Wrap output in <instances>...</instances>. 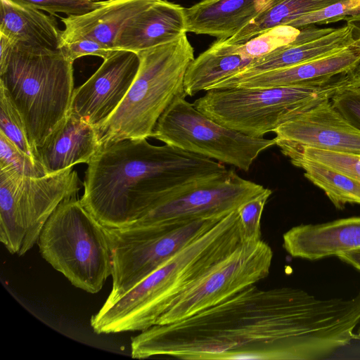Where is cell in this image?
Wrapping results in <instances>:
<instances>
[{
	"instance_id": "36",
	"label": "cell",
	"mask_w": 360,
	"mask_h": 360,
	"mask_svg": "<svg viewBox=\"0 0 360 360\" xmlns=\"http://www.w3.org/2000/svg\"><path fill=\"white\" fill-rule=\"evenodd\" d=\"M347 22L351 24L356 32L360 34V19L348 20ZM345 77L348 86L360 87V61L350 71L345 73Z\"/></svg>"
},
{
	"instance_id": "20",
	"label": "cell",
	"mask_w": 360,
	"mask_h": 360,
	"mask_svg": "<svg viewBox=\"0 0 360 360\" xmlns=\"http://www.w3.org/2000/svg\"><path fill=\"white\" fill-rule=\"evenodd\" d=\"M184 9L174 3L158 0L125 25L115 48L138 53L179 38L186 33Z\"/></svg>"
},
{
	"instance_id": "3",
	"label": "cell",
	"mask_w": 360,
	"mask_h": 360,
	"mask_svg": "<svg viewBox=\"0 0 360 360\" xmlns=\"http://www.w3.org/2000/svg\"><path fill=\"white\" fill-rule=\"evenodd\" d=\"M247 242L234 210L122 295L106 300L91 318L93 330L109 334L143 331L155 325L176 296Z\"/></svg>"
},
{
	"instance_id": "24",
	"label": "cell",
	"mask_w": 360,
	"mask_h": 360,
	"mask_svg": "<svg viewBox=\"0 0 360 360\" xmlns=\"http://www.w3.org/2000/svg\"><path fill=\"white\" fill-rule=\"evenodd\" d=\"M342 0H268L260 12L233 37L230 44H242L267 30L287 25L295 19L316 12Z\"/></svg>"
},
{
	"instance_id": "9",
	"label": "cell",
	"mask_w": 360,
	"mask_h": 360,
	"mask_svg": "<svg viewBox=\"0 0 360 360\" xmlns=\"http://www.w3.org/2000/svg\"><path fill=\"white\" fill-rule=\"evenodd\" d=\"M79 181L72 167L41 177L0 170V240L8 251H29L57 207L75 197Z\"/></svg>"
},
{
	"instance_id": "7",
	"label": "cell",
	"mask_w": 360,
	"mask_h": 360,
	"mask_svg": "<svg viewBox=\"0 0 360 360\" xmlns=\"http://www.w3.org/2000/svg\"><path fill=\"white\" fill-rule=\"evenodd\" d=\"M37 244L42 257L74 286L95 294L112 274L105 227L75 197L63 201Z\"/></svg>"
},
{
	"instance_id": "34",
	"label": "cell",
	"mask_w": 360,
	"mask_h": 360,
	"mask_svg": "<svg viewBox=\"0 0 360 360\" xmlns=\"http://www.w3.org/2000/svg\"><path fill=\"white\" fill-rule=\"evenodd\" d=\"M59 50L67 59L73 63L76 59L85 56H98L104 60L117 51L87 38L63 43Z\"/></svg>"
},
{
	"instance_id": "6",
	"label": "cell",
	"mask_w": 360,
	"mask_h": 360,
	"mask_svg": "<svg viewBox=\"0 0 360 360\" xmlns=\"http://www.w3.org/2000/svg\"><path fill=\"white\" fill-rule=\"evenodd\" d=\"M345 86L348 84L342 74L323 84L214 89L207 91L193 104L202 114L227 128L262 138L318 103L330 99Z\"/></svg>"
},
{
	"instance_id": "26",
	"label": "cell",
	"mask_w": 360,
	"mask_h": 360,
	"mask_svg": "<svg viewBox=\"0 0 360 360\" xmlns=\"http://www.w3.org/2000/svg\"><path fill=\"white\" fill-rule=\"evenodd\" d=\"M276 145L286 157L297 155L312 160L360 182L359 155L284 143Z\"/></svg>"
},
{
	"instance_id": "11",
	"label": "cell",
	"mask_w": 360,
	"mask_h": 360,
	"mask_svg": "<svg viewBox=\"0 0 360 360\" xmlns=\"http://www.w3.org/2000/svg\"><path fill=\"white\" fill-rule=\"evenodd\" d=\"M272 259V249L264 240L245 243L176 296L156 324L183 320L264 279Z\"/></svg>"
},
{
	"instance_id": "35",
	"label": "cell",
	"mask_w": 360,
	"mask_h": 360,
	"mask_svg": "<svg viewBox=\"0 0 360 360\" xmlns=\"http://www.w3.org/2000/svg\"><path fill=\"white\" fill-rule=\"evenodd\" d=\"M15 44L11 39L0 33V72L6 69Z\"/></svg>"
},
{
	"instance_id": "29",
	"label": "cell",
	"mask_w": 360,
	"mask_h": 360,
	"mask_svg": "<svg viewBox=\"0 0 360 360\" xmlns=\"http://www.w3.org/2000/svg\"><path fill=\"white\" fill-rule=\"evenodd\" d=\"M0 170H11L31 177H41L48 174L41 163L22 150L1 131Z\"/></svg>"
},
{
	"instance_id": "18",
	"label": "cell",
	"mask_w": 360,
	"mask_h": 360,
	"mask_svg": "<svg viewBox=\"0 0 360 360\" xmlns=\"http://www.w3.org/2000/svg\"><path fill=\"white\" fill-rule=\"evenodd\" d=\"M100 148L96 128L68 112L44 144L37 148V160L48 174L88 164Z\"/></svg>"
},
{
	"instance_id": "2",
	"label": "cell",
	"mask_w": 360,
	"mask_h": 360,
	"mask_svg": "<svg viewBox=\"0 0 360 360\" xmlns=\"http://www.w3.org/2000/svg\"><path fill=\"white\" fill-rule=\"evenodd\" d=\"M87 165L80 201L108 228L129 226L176 188L228 170L212 159L146 139L102 146Z\"/></svg>"
},
{
	"instance_id": "16",
	"label": "cell",
	"mask_w": 360,
	"mask_h": 360,
	"mask_svg": "<svg viewBox=\"0 0 360 360\" xmlns=\"http://www.w3.org/2000/svg\"><path fill=\"white\" fill-rule=\"evenodd\" d=\"M360 61V35L348 46L330 55L286 68L250 77L222 81L211 89L235 87L262 88L323 84L345 74Z\"/></svg>"
},
{
	"instance_id": "38",
	"label": "cell",
	"mask_w": 360,
	"mask_h": 360,
	"mask_svg": "<svg viewBox=\"0 0 360 360\" xmlns=\"http://www.w3.org/2000/svg\"><path fill=\"white\" fill-rule=\"evenodd\" d=\"M354 340H360V328L358 330L357 333H355Z\"/></svg>"
},
{
	"instance_id": "10",
	"label": "cell",
	"mask_w": 360,
	"mask_h": 360,
	"mask_svg": "<svg viewBox=\"0 0 360 360\" xmlns=\"http://www.w3.org/2000/svg\"><path fill=\"white\" fill-rule=\"evenodd\" d=\"M177 97L157 122L151 137L165 144L248 172L275 139L252 137L227 128Z\"/></svg>"
},
{
	"instance_id": "14",
	"label": "cell",
	"mask_w": 360,
	"mask_h": 360,
	"mask_svg": "<svg viewBox=\"0 0 360 360\" xmlns=\"http://www.w3.org/2000/svg\"><path fill=\"white\" fill-rule=\"evenodd\" d=\"M276 144L354 154L360 156V130L349 124L325 99L276 128Z\"/></svg>"
},
{
	"instance_id": "28",
	"label": "cell",
	"mask_w": 360,
	"mask_h": 360,
	"mask_svg": "<svg viewBox=\"0 0 360 360\" xmlns=\"http://www.w3.org/2000/svg\"><path fill=\"white\" fill-rule=\"evenodd\" d=\"M0 131L22 150L37 161V153L29 141L23 120L1 83H0Z\"/></svg>"
},
{
	"instance_id": "19",
	"label": "cell",
	"mask_w": 360,
	"mask_h": 360,
	"mask_svg": "<svg viewBox=\"0 0 360 360\" xmlns=\"http://www.w3.org/2000/svg\"><path fill=\"white\" fill-rule=\"evenodd\" d=\"M157 1H101L98 8L89 12L62 18L65 30L62 32L60 44L87 38L116 49V40L125 25Z\"/></svg>"
},
{
	"instance_id": "13",
	"label": "cell",
	"mask_w": 360,
	"mask_h": 360,
	"mask_svg": "<svg viewBox=\"0 0 360 360\" xmlns=\"http://www.w3.org/2000/svg\"><path fill=\"white\" fill-rule=\"evenodd\" d=\"M138 53L117 50L82 85L75 89L69 112L97 128L116 110L139 70Z\"/></svg>"
},
{
	"instance_id": "30",
	"label": "cell",
	"mask_w": 360,
	"mask_h": 360,
	"mask_svg": "<svg viewBox=\"0 0 360 360\" xmlns=\"http://www.w3.org/2000/svg\"><path fill=\"white\" fill-rule=\"evenodd\" d=\"M360 19V0H342L323 9L293 20L287 25L300 28Z\"/></svg>"
},
{
	"instance_id": "39",
	"label": "cell",
	"mask_w": 360,
	"mask_h": 360,
	"mask_svg": "<svg viewBox=\"0 0 360 360\" xmlns=\"http://www.w3.org/2000/svg\"><path fill=\"white\" fill-rule=\"evenodd\" d=\"M96 1H101V0H96Z\"/></svg>"
},
{
	"instance_id": "1",
	"label": "cell",
	"mask_w": 360,
	"mask_h": 360,
	"mask_svg": "<svg viewBox=\"0 0 360 360\" xmlns=\"http://www.w3.org/2000/svg\"><path fill=\"white\" fill-rule=\"evenodd\" d=\"M359 323L360 293L319 299L299 288L253 284L183 320L141 331L131 356L316 360L348 345Z\"/></svg>"
},
{
	"instance_id": "32",
	"label": "cell",
	"mask_w": 360,
	"mask_h": 360,
	"mask_svg": "<svg viewBox=\"0 0 360 360\" xmlns=\"http://www.w3.org/2000/svg\"><path fill=\"white\" fill-rule=\"evenodd\" d=\"M16 4L45 11L52 15H70L84 14L98 8L101 1L96 0H10Z\"/></svg>"
},
{
	"instance_id": "4",
	"label": "cell",
	"mask_w": 360,
	"mask_h": 360,
	"mask_svg": "<svg viewBox=\"0 0 360 360\" xmlns=\"http://www.w3.org/2000/svg\"><path fill=\"white\" fill-rule=\"evenodd\" d=\"M138 55L139 70L127 94L112 114L96 128L100 147L152 136L167 108L177 97H186L184 77L195 58L186 34Z\"/></svg>"
},
{
	"instance_id": "8",
	"label": "cell",
	"mask_w": 360,
	"mask_h": 360,
	"mask_svg": "<svg viewBox=\"0 0 360 360\" xmlns=\"http://www.w3.org/2000/svg\"><path fill=\"white\" fill-rule=\"evenodd\" d=\"M225 216L105 227L112 281L107 300L122 295Z\"/></svg>"
},
{
	"instance_id": "15",
	"label": "cell",
	"mask_w": 360,
	"mask_h": 360,
	"mask_svg": "<svg viewBox=\"0 0 360 360\" xmlns=\"http://www.w3.org/2000/svg\"><path fill=\"white\" fill-rule=\"evenodd\" d=\"M358 37L349 22L338 28L300 27L294 41L254 59L240 72L222 81L242 79L323 57L348 46Z\"/></svg>"
},
{
	"instance_id": "23",
	"label": "cell",
	"mask_w": 360,
	"mask_h": 360,
	"mask_svg": "<svg viewBox=\"0 0 360 360\" xmlns=\"http://www.w3.org/2000/svg\"><path fill=\"white\" fill-rule=\"evenodd\" d=\"M252 60L234 53L233 44L218 39L189 65L184 81L186 96L210 90L216 84L240 72Z\"/></svg>"
},
{
	"instance_id": "33",
	"label": "cell",
	"mask_w": 360,
	"mask_h": 360,
	"mask_svg": "<svg viewBox=\"0 0 360 360\" xmlns=\"http://www.w3.org/2000/svg\"><path fill=\"white\" fill-rule=\"evenodd\" d=\"M335 109L352 126L360 130V87L345 86L330 98Z\"/></svg>"
},
{
	"instance_id": "17",
	"label": "cell",
	"mask_w": 360,
	"mask_h": 360,
	"mask_svg": "<svg viewBox=\"0 0 360 360\" xmlns=\"http://www.w3.org/2000/svg\"><path fill=\"white\" fill-rule=\"evenodd\" d=\"M283 248L293 257L316 260L360 248V217L301 224L283 236Z\"/></svg>"
},
{
	"instance_id": "21",
	"label": "cell",
	"mask_w": 360,
	"mask_h": 360,
	"mask_svg": "<svg viewBox=\"0 0 360 360\" xmlns=\"http://www.w3.org/2000/svg\"><path fill=\"white\" fill-rule=\"evenodd\" d=\"M268 0H202L184 9L186 32L229 39L246 26Z\"/></svg>"
},
{
	"instance_id": "31",
	"label": "cell",
	"mask_w": 360,
	"mask_h": 360,
	"mask_svg": "<svg viewBox=\"0 0 360 360\" xmlns=\"http://www.w3.org/2000/svg\"><path fill=\"white\" fill-rule=\"evenodd\" d=\"M271 193V190L265 188L263 191L247 200L238 208L244 236L248 242H257L262 240V215Z\"/></svg>"
},
{
	"instance_id": "37",
	"label": "cell",
	"mask_w": 360,
	"mask_h": 360,
	"mask_svg": "<svg viewBox=\"0 0 360 360\" xmlns=\"http://www.w3.org/2000/svg\"><path fill=\"white\" fill-rule=\"evenodd\" d=\"M337 257L360 271V248L345 252Z\"/></svg>"
},
{
	"instance_id": "25",
	"label": "cell",
	"mask_w": 360,
	"mask_h": 360,
	"mask_svg": "<svg viewBox=\"0 0 360 360\" xmlns=\"http://www.w3.org/2000/svg\"><path fill=\"white\" fill-rule=\"evenodd\" d=\"M290 162L304 171V176L321 188L338 209L347 203L360 205V182L322 165L297 155H289Z\"/></svg>"
},
{
	"instance_id": "27",
	"label": "cell",
	"mask_w": 360,
	"mask_h": 360,
	"mask_svg": "<svg viewBox=\"0 0 360 360\" xmlns=\"http://www.w3.org/2000/svg\"><path fill=\"white\" fill-rule=\"evenodd\" d=\"M299 32L300 28L288 25L277 26L242 44H233V52L254 60L292 42Z\"/></svg>"
},
{
	"instance_id": "5",
	"label": "cell",
	"mask_w": 360,
	"mask_h": 360,
	"mask_svg": "<svg viewBox=\"0 0 360 360\" xmlns=\"http://www.w3.org/2000/svg\"><path fill=\"white\" fill-rule=\"evenodd\" d=\"M0 83L18 110L37 153L69 112L73 62L60 50L16 44Z\"/></svg>"
},
{
	"instance_id": "22",
	"label": "cell",
	"mask_w": 360,
	"mask_h": 360,
	"mask_svg": "<svg viewBox=\"0 0 360 360\" xmlns=\"http://www.w3.org/2000/svg\"><path fill=\"white\" fill-rule=\"evenodd\" d=\"M0 13V33L15 44L59 50L63 30L53 17L10 0H1Z\"/></svg>"
},
{
	"instance_id": "12",
	"label": "cell",
	"mask_w": 360,
	"mask_h": 360,
	"mask_svg": "<svg viewBox=\"0 0 360 360\" xmlns=\"http://www.w3.org/2000/svg\"><path fill=\"white\" fill-rule=\"evenodd\" d=\"M264 188L242 178L233 169H228L171 191L134 224L225 216Z\"/></svg>"
}]
</instances>
